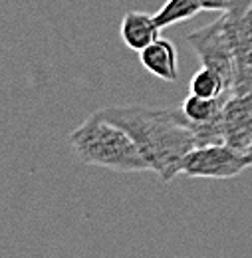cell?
Segmentation results:
<instances>
[{
    "instance_id": "6da1fadb",
    "label": "cell",
    "mask_w": 252,
    "mask_h": 258,
    "mask_svg": "<svg viewBox=\"0 0 252 258\" xmlns=\"http://www.w3.org/2000/svg\"><path fill=\"white\" fill-rule=\"evenodd\" d=\"M99 113L133 137L143 157L161 181H173L181 163L197 147V137L183 109L147 105H109Z\"/></svg>"
},
{
    "instance_id": "7a4b0ae2",
    "label": "cell",
    "mask_w": 252,
    "mask_h": 258,
    "mask_svg": "<svg viewBox=\"0 0 252 258\" xmlns=\"http://www.w3.org/2000/svg\"><path fill=\"white\" fill-rule=\"evenodd\" d=\"M68 143L84 165L105 167L119 173L149 171V163L133 137L117 123L105 119L99 109L70 133Z\"/></svg>"
},
{
    "instance_id": "3957f363",
    "label": "cell",
    "mask_w": 252,
    "mask_h": 258,
    "mask_svg": "<svg viewBox=\"0 0 252 258\" xmlns=\"http://www.w3.org/2000/svg\"><path fill=\"white\" fill-rule=\"evenodd\" d=\"M246 167H252L250 159L240 149L228 143H209L197 145L183 159L179 175L191 179H230Z\"/></svg>"
},
{
    "instance_id": "277c9868",
    "label": "cell",
    "mask_w": 252,
    "mask_h": 258,
    "mask_svg": "<svg viewBox=\"0 0 252 258\" xmlns=\"http://www.w3.org/2000/svg\"><path fill=\"white\" fill-rule=\"evenodd\" d=\"M189 46L199 56L201 64L213 68L221 74L228 86V92L236 78V50L232 44L230 32L226 28V20L222 14L209 26H203L187 36Z\"/></svg>"
},
{
    "instance_id": "5b68a950",
    "label": "cell",
    "mask_w": 252,
    "mask_h": 258,
    "mask_svg": "<svg viewBox=\"0 0 252 258\" xmlns=\"http://www.w3.org/2000/svg\"><path fill=\"white\" fill-rule=\"evenodd\" d=\"M224 143L248 155L252 145V94H228L221 113Z\"/></svg>"
},
{
    "instance_id": "8992f818",
    "label": "cell",
    "mask_w": 252,
    "mask_h": 258,
    "mask_svg": "<svg viewBox=\"0 0 252 258\" xmlns=\"http://www.w3.org/2000/svg\"><path fill=\"white\" fill-rule=\"evenodd\" d=\"M139 62L151 76L163 82H177L179 78L177 46L167 38H157L153 44L143 48L139 52Z\"/></svg>"
},
{
    "instance_id": "52a82bcc",
    "label": "cell",
    "mask_w": 252,
    "mask_h": 258,
    "mask_svg": "<svg viewBox=\"0 0 252 258\" xmlns=\"http://www.w3.org/2000/svg\"><path fill=\"white\" fill-rule=\"evenodd\" d=\"M161 30L163 28L157 24L155 14L131 10L121 20L119 34H121V40H123V44L127 48L139 54L143 48H147L157 38H161Z\"/></svg>"
},
{
    "instance_id": "ba28073f",
    "label": "cell",
    "mask_w": 252,
    "mask_h": 258,
    "mask_svg": "<svg viewBox=\"0 0 252 258\" xmlns=\"http://www.w3.org/2000/svg\"><path fill=\"white\" fill-rule=\"evenodd\" d=\"M226 97H228V94H226ZM226 97H199L189 94L183 99L181 109H183V113L189 117L191 121L207 123V121H213V119H217L221 115Z\"/></svg>"
},
{
    "instance_id": "9c48e42d",
    "label": "cell",
    "mask_w": 252,
    "mask_h": 258,
    "mask_svg": "<svg viewBox=\"0 0 252 258\" xmlns=\"http://www.w3.org/2000/svg\"><path fill=\"white\" fill-rule=\"evenodd\" d=\"M189 94L199 97H222L224 94H228V86L217 70L203 66L191 78Z\"/></svg>"
},
{
    "instance_id": "30bf717a",
    "label": "cell",
    "mask_w": 252,
    "mask_h": 258,
    "mask_svg": "<svg viewBox=\"0 0 252 258\" xmlns=\"http://www.w3.org/2000/svg\"><path fill=\"white\" fill-rule=\"evenodd\" d=\"M201 10L203 6L199 4V0H167L155 12V20L161 28H167L177 22L195 18Z\"/></svg>"
},
{
    "instance_id": "8fae6325",
    "label": "cell",
    "mask_w": 252,
    "mask_h": 258,
    "mask_svg": "<svg viewBox=\"0 0 252 258\" xmlns=\"http://www.w3.org/2000/svg\"><path fill=\"white\" fill-rule=\"evenodd\" d=\"M199 4L209 12H224L230 6V0H199Z\"/></svg>"
},
{
    "instance_id": "7c38bea8",
    "label": "cell",
    "mask_w": 252,
    "mask_h": 258,
    "mask_svg": "<svg viewBox=\"0 0 252 258\" xmlns=\"http://www.w3.org/2000/svg\"><path fill=\"white\" fill-rule=\"evenodd\" d=\"M248 159H250V165H252V145H250V149H248Z\"/></svg>"
}]
</instances>
